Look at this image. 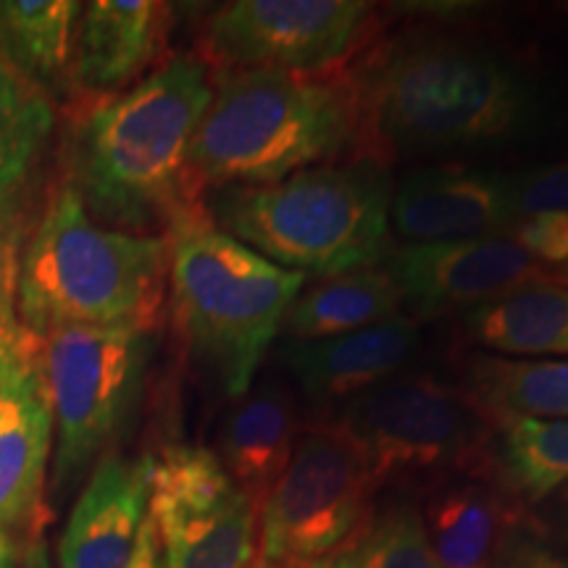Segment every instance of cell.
I'll return each instance as SVG.
<instances>
[{
  "mask_svg": "<svg viewBox=\"0 0 568 568\" xmlns=\"http://www.w3.org/2000/svg\"><path fill=\"white\" fill-rule=\"evenodd\" d=\"M358 159L493 151L539 116L535 84L479 42L437 32L397 38L351 77Z\"/></svg>",
  "mask_w": 568,
  "mask_h": 568,
  "instance_id": "6da1fadb",
  "label": "cell"
},
{
  "mask_svg": "<svg viewBox=\"0 0 568 568\" xmlns=\"http://www.w3.org/2000/svg\"><path fill=\"white\" fill-rule=\"evenodd\" d=\"M211 98L213 74L197 55H174L130 90L90 98L71 119L63 182L98 224L166 234L203 205L190 151Z\"/></svg>",
  "mask_w": 568,
  "mask_h": 568,
  "instance_id": "7a4b0ae2",
  "label": "cell"
},
{
  "mask_svg": "<svg viewBox=\"0 0 568 568\" xmlns=\"http://www.w3.org/2000/svg\"><path fill=\"white\" fill-rule=\"evenodd\" d=\"M166 287V234L109 230L61 182L19 251L17 318L34 337L63 326L153 332Z\"/></svg>",
  "mask_w": 568,
  "mask_h": 568,
  "instance_id": "3957f363",
  "label": "cell"
},
{
  "mask_svg": "<svg viewBox=\"0 0 568 568\" xmlns=\"http://www.w3.org/2000/svg\"><path fill=\"white\" fill-rule=\"evenodd\" d=\"M355 148L351 80L287 71L213 74L190 172L205 193L276 184Z\"/></svg>",
  "mask_w": 568,
  "mask_h": 568,
  "instance_id": "277c9868",
  "label": "cell"
},
{
  "mask_svg": "<svg viewBox=\"0 0 568 568\" xmlns=\"http://www.w3.org/2000/svg\"><path fill=\"white\" fill-rule=\"evenodd\" d=\"M393 182L382 163L355 159L303 169L261 187L205 193L219 230L287 272L332 280L382 266L389 247Z\"/></svg>",
  "mask_w": 568,
  "mask_h": 568,
  "instance_id": "5b68a950",
  "label": "cell"
},
{
  "mask_svg": "<svg viewBox=\"0 0 568 568\" xmlns=\"http://www.w3.org/2000/svg\"><path fill=\"white\" fill-rule=\"evenodd\" d=\"M169 293L190 355L232 400L255 374L282 332L305 276L272 264L211 222L205 205L166 230Z\"/></svg>",
  "mask_w": 568,
  "mask_h": 568,
  "instance_id": "8992f818",
  "label": "cell"
},
{
  "mask_svg": "<svg viewBox=\"0 0 568 568\" xmlns=\"http://www.w3.org/2000/svg\"><path fill=\"white\" fill-rule=\"evenodd\" d=\"M322 424L364 458L376 481L410 485L456 477H485L493 468V424L460 387L429 372H400L339 403Z\"/></svg>",
  "mask_w": 568,
  "mask_h": 568,
  "instance_id": "52a82bcc",
  "label": "cell"
},
{
  "mask_svg": "<svg viewBox=\"0 0 568 568\" xmlns=\"http://www.w3.org/2000/svg\"><path fill=\"white\" fill-rule=\"evenodd\" d=\"M38 339L55 418L53 495L61 500L124 432L153 339L134 326H63Z\"/></svg>",
  "mask_w": 568,
  "mask_h": 568,
  "instance_id": "ba28073f",
  "label": "cell"
},
{
  "mask_svg": "<svg viewBox=\"0 0 568 568\" xmlns=\"http://www.w3.org/2000/svg\"><path fill=\"white\" fill-rule=\"evenodd\" d=\"M379 493L364 458L318 422L258 514V556L303 568L351 545Z\"/></svg>",
  "mask_w": 568,
  "mask_h": 568,
  "instance_id": "9c48e42d",
  "label": "cell"
},
{
  "mask_svg": "<svg viewBox=\"0 0 568 568\" xmlns=\"http://www.w3.org/2000/svg\"><path fill=\"white\" fill-rule=\"evenodd\" d=\"M151 466L148 516L163 568H251L258 558V510L226 474L216 450L174 443Z\"/></svg>",
  "mask_w": 568,
  "mask_h": 568,
  "instance_id": "30bf717a",
  "label": "cell"
},
{
  "mask_svg": "<svg viewBox=\"0 0 568 568\" xmlns=\"http://www.w3.org/2000/svg\"><path fill=\"white\" fill-rule=\"evenodd\" d=\"M372 17L364 0H234L203 21L195 55L211 74H322L358 45Z\"/></svg>",
  "mask_w": 568,
  "mask_h": 568,
  "instance_id": "8fae6325",
  "label": "cell"
},
{
  "mask_svg": "<svg viewBox=\"0 0 568 568\" xmlns=\"http://www.w3.org/2000/svg\"><path fill=\"white\" fill-rule=\"evenodd\" d=\"M53 439L40 339L17 318L0 339V535L24 539L42 518Z\"/></svg>",
  "mask_w": 568,
  "mask_h": 568,
  "instance_id": "7c38bea8",
  "label": "cell"
},
{
  "mask_svg": "<svg viewBox=\"0 0 568 568\" xmlns=\"http://www.w3.org/2000/svg\"><path fill=\"white\" fill-rule=\"evenodd\" d=\"M382 268L393 280L406 316L416 324L456 311L464 314L524 284L564 280L503 234L458 243L400 245L387 253Z\"/></svg>",
  "mask_w": 568,
  "mask_h": 568,
  "instance_id": "4fadbf2b",
  "label": "cell"
},
{
  "mask_svg": "<svg viewBox=\"0 0 568 568\" xmlns=\"http://www.w3.org/2000/svg\"><path fill=\"white\" fill-rule=\"evenodd\" d=\"M516 222L508 172L439 163L410 172L389 197V230L403 245L497 237Z\"/></svg>",
  "mask_w": 568,
  "mask_h": 568,
  "instance_id": "5bb4252c",
  "label": "cell"
},
{
  "mask_svg": "<svg viewBox=\"0 0 568 568\" xmlns=\"http://www.w3.org/2000/svg\"><path fill=\"white\" fill-rule=\"evenodd\" d=\"M422 345L414 318L400 314L389 322L366 326L351 335L326 339H282L272 347L274 366L305 400L322 408L366 393L389 376L406 372Z\"/></svg>",
  "mask_w": 568,
  "mask_h": 568,
  "instance_id": "9a60e30c",
  "label": "cell"
},
{
  "mask_svg": "<svg viewBox=\"0 0 568 568\" xmlns=\"http://www.w3.org/2000/svg\"><path fill=\"white\" fill-rule=\"evenodd\" d=\"M172 6L159 0H92L77 17L67 88L105 98L145 80L169 38Z\"/></svg>",
  "mask_w": 568,
  "mask_h": 568,
  "instance_id": "2e32d148",
  "label": "cell"
},
{
  "mask_svg": "<svg viewBox=\"0 0 568 568\" xmlns=\"http://www.w3.org/2000/svg\"><path fill=\"white\" fill-rule=\"evenodd\" d=\"M437 568H506L531 518L503 485L456 477L432 487L422 508Z\"/></svg>",
  "mask_w": 568,
  "mask_h": 568,
  "instance_id": "e0dca14e",
  "label": "cell"
},
{
  "mask_svg": "<svg viewBox=\"0 0 568 568\" xmlns=\"http://www.w3.org/2000/svg\"><path fill=\"white\" fill-rule=\"evenodd\" d=\"M148 493V456L105 453L71 508L59 542V568H132Z\"/></svg>",
  "mask_w": 568,
  "mask_h": 568,
  "instance_id": "ac0fdd59",
  "label": "cell"
},
{
  "mask_svg": "<svg viewBox=\"0 0 568 568\" xmlns=\"http://www.w3.org/2000/svg\"><path fill=\"white\" fill-rule=\"evenodd\" d=\"M301 437L297 395L284 376L261 379L226 414L216 456L258 514L287 471Z\"/></svg>",
  "mask_w": 568,
  "mask_h": 568,
  "instance_id": "d6986e66",
  "label": "cell"
},
{
  "mask_svg": "<svg viewBox=\"0 0 568 568\" xmlns=\"http://www.w3.org/2000/svg\"><path fill=\"white\" fill-rule=\"evenodd\" d=\"M460 335L500 358H568V284L531 282L460 314Z\"/></svg>",
  "mask_w": 568,
  "mask_h": 568,
  "instance_id": "ffe728a7",
  "label": "cell"
},
{
  "mask_svg": "<svg viewBox=\"0 0 568 568\" xmlns=\"http://www.w3.org/2000/svg\"><path fill=\"white\" fill-rule=\"evenodd\" d=\"M460 393L489 424L506 418H568V358H500L474 353L460 368Z\"/></svg>",
  "mask_w": 568,
  "mask_h": 568,
  "instance_id": "44dd1931",
  "label": "cell"
},
{
  "mask_svg": "<svg viewBox=\"0 0 568 568\" xmlns=\"http://www.w3.org/2000/svg\"><path fill=\"white\" fill-rule=\"evenodd\" d=\"M400 314V295L385 268H358L303 287L284 314L280 335L308 343L351 335Z\"/></svg>",
  "mask_w": 568,
  "mask_h": 568,
  "instance_id": "7402d4cb",
  "label": "cell"
},
{
  "mask_svg": "<svg viewBox=\"0 0 568 568\" xmlns=\"http://www.w3.org/2000/svg\"><path fill=\"white\" fill-rule=\"evenodd\" d=\"M493 437L495 479L518 503L539 506L568 481V418H506Z\"/></svg>",
  "mask_w": 568,
  "mask_h": 568,
  "instance_id": "603a6c76",
  "label": "cell"
},
{
  "mask_svg": "<svg viewBox=\"0 0 568 568\" xmlns=\"http://www.w3.org/2000/svg\"><path fill=\"white\" fill-rule=\"evenodd\" d=\"M80 11L77 0H3L0 53L45 92L53 82L67 84Z\"/></svg>",
  "mask_w": 568,
  "mask_h": 568,
  "instance_id": "cb8c5ba5",
  "label": "cell"
},
{
  "mask_svg": "<svg viewBox=\"0 0 568 568\" xmlns=\"http://www.w3.org/2000/svg\"><path fill=\"white\" fill-rule=\"evenodd\" d=\"M55 126L51 95L0 53V201L30 180Z\"/></svg>",
  "mask_w": 568,
  "mask_h": 568,
  "instance_id": "d4e9b609",
  "label": "cell"
},
{
  "mask_svg": "<svg viewBox=\"0 0 568 568\" xmlns=\"http://www.w3.org/2000/svg\"><path fill=\"white\" fill-rule=\"evenodd\" d=\"M353 552L358 568H437L422 506L410 497L374 506L353 539Z\"/></svg>",
  "mask_w": 568,
  "mask_h": 568,
  "instance_id": "484cf974",
  "label": "cell"
},
{
  "mask_svg": "<svg viewBox=\"0 0 568 568\" xmlns=\"http://www.w3.org/2000/svg\"><path fill=\"white\" fill-rule=\"evenodd\" d=\"M508 193L516 219L568 213V161L508 172Z\"/></svg>",
  "mask_w": 568,
  "mask_h": 568,
  "instance_id": "4316f807",
  "label": "cell"
},
{
  "mask_svg": "<svg viewBox=\"0 0 568 568\" xmlns=\"http://www.w3.org/2000/svg\"><path fill=\"white\" fill-rule=\"evenodd\" d=\"M503 237L527 251L539 266L556 276H568V213H539L516 219Z\"/></svg>",
  "mask_w": 568,
  "mask_h": 568,
  "instance_id": "83f0119b",
  "label": "cell"
},
{
  "mask_svg": "<svg viewBox=\"0 0 568 568\" xmlns=\"http://www.w3.org/2000/svg\"><path fill=\"white\" fill-rule=\"evenodd\" d=\"M542 516L531 518L539 539H550L568 552V481L550 493L542 503Z\"/></svg>",
  "mask_w": 568,
  "mask_h": 568,
  "instance_id": "f1b7e54d",
  "label": "cell"
},
{
  "mask_svg": "<svg viewBox=\"0 0 568 568\" xmlns=\"http://www.w3.org/2000/svg\"><path fill=\"white\" fill-rule=\"evenodd\" d=\"M17 258L19 243L11 245L0 258V339L6 329L17 322Z\"/></svg>",
  "mask_w": 568,
  "mask_h": 568,
  "instance_id": "f546056e",
  "label": "cell"
},
{
  "mask_svg": "<svg viewBox=\"0 0 568 568\" xmlns=\"http://www.w3.org/2000/svg\"><path fill=\"white\" fill-rule=\"evenodd\" d=\"M535 527V524H531ZM506 568H568V560L550 552L542 545V539L537 537V531L531 529L527 537L518 542V548L514 550Z\"/></svg>",
  "mask_w": 568,
  "mask_h": 568,
  "instance_id": "4dcf8cb0",
  "label": "cell"
},
{
  "mask_svg": "<svg viewBox=\"0 0 568 568\" xmlns=\"http://www.w3.org/2000/svg\"><path fill=\"white\" fill-rule=\"evenodd\" d=\"M19 568H55L51 558V548H48L45 524H42V518L30 531H27L24 542H21Z\"/></svg>",
  "mask_w": 568,
  "mask_h": 568,
  "instance_id": "1f68e13d",
  "label": "cell"
},
{
  "mask_svg": "<svg viewBox=\"0 0 568 568\" xmlns=\"http://www.w3.org/2000/svg\"><path fill=\"white\" fill-rule=\"evenodd\" d=\"M132 568H163L159 537H155V527H153L151 516H145V521H142Z\"/></svg>",
  "mask_w": 568,
  "mask_h": 568,
  "instance_id": "d6a6232c",
  "label": "cell"
},
{
  "mask_svg": "<svg viewBox=\"0 0 568 568\" xmlns=\"http://www.w3.org/2000/svg\"><path fill=\"white\" fill-rule=\"evenodd\" d=\"M13 201L17 197H9V201H0V258L9 251L11 245H17V213H13Z\"/></svg>",
  "mask_w": 568,
  "mask_h": 568,
  "instance_id": "836d02e7",
  "label": "cell"
},
{
  "mask_svg": "<svg viewBox=\"0 0 568 568\" xmlns=\"http://www.w3.org/2000/svg\"><path fill=\"white\" fill-rule=\"evenodd\" d=\"M303 568H358V566H355L353 542L345 545L343 550L332 552V556H326L322 560H314V564H308V566H303Z\"/></svg>",
  "mask_w": 568,
  "mask_h": 568,
  "instance_id": "e575fe53",
  "label": "cell"
},
{
  "mask_svg": "<svg viewBox=\"0 0 568 568\" xmlns=\"http://www.w3.org/2000/svg\"><path fill=\"white\" fill-rule=\"evenodd\" d=\"M24 539L0 535V568H19V552Z\"/></svg>",
  "mask_w": 568,
  "mask_h": 568,
  "instance_id": "d590c367",
  "label": "cell"
},
{
  "mask_svg": "<svg viewBox=\"0 0 568 568\" xmlns=\"http://www.w3.org/2000/svg\"><path fill=\"white\" fill-rule=\"evenodd\" d=\"M251 568H290V566H284V564H274V560H266V558H255L253 560V566Z\"/></svg>",
  "mask_w": 568,
  "mask_h": 568,
  "instance_id": "8d00e7d4",
  "label": "cell"
},
{
  "mask_svg": "<svg viewBox=\"0 0 568 568\" xmlns=\"http://www.w3.org/2000/svg\"><path fill=\"white\" fill-rule=\"evenodd\" d=\"M566 284H568V276H566Z\"/></svg>",
  "mask_w": 568,
  "mask_h": 568,
  "instance_id": "74e56055",
  "label": "cell"
}]
</instances>
